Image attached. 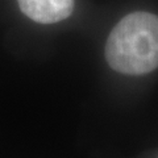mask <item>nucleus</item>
Returning <instances> with one entry per match:
<instances>
[{
	"instance_id": "f257e3e1",
	"label": "nucleus",
	"mask_w": 158,
	"mask_h": 158,
	"mask_svg": "<svg viewBox=\"0 0 158 158\" xmlns=\"http://www.w3.org/2000/svg\"><path fill=\"white\" fill-rule=\"evenodd\" d=\"M110 66L128 75H142L158 67V16L133 12L112 29L106 45Z\"/></svg>"
},
{
	"instance_id": "f03ea898",
	"label": "nucleus",
	"mask_w": 158,
	"mask_h": 158,
	"mask_svg": "<svg viewBox=\"0 0 158 158\" xmlns=\"http://www.w3.org/2000/svg\"><path fill=\"white\" fill-rule=\"evenodd\" d=\"M20 9L33 21L53 24L67 19L74 11V0H17Z\"/></svg>"
}]
</instances>
